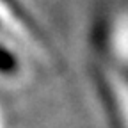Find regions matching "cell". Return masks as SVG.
Listing matches in <instances>:
<instances>
[{"instance_id": "cell-1", "label": "cell", "mask_w": 128, "mask_h": 128, "mask_svg": "<svg viewBox=\"0 0 128 128\" xmlns=\"http://www.w3.org/2000/svg\"><path fill=\"white\" fill-rule=\"evenodd\" d=\"M98 64L128 73V2L108 4L96 28Z\"/></svg>"}, {"instance_id": "cell-2", "label": "cell", "mask_w": 128, "mask_h": 128, "mask_svg": "<svg viewBox=\"0 0 128 128\" xmlns=\"http://www.w3.org/2000/svg\"><path fill=\"white\" fill-rule=\"evenodd\" d=\"M0 32L22 43L38 60L46 59V46L38 28L16 0H0Z\"/></svg>"}, {"instance_id": "cell-3", "label": "cell", "mask_w": 128, "mask_h": 128, "mask_svg": "<svg viewBox=\"0 0 128 128\" xmlns=\"http://www.w3.org/2000/svg\"><path fill=\"white\" fill-rule=\"evenodd\" d=\"M103 100L114 128H128V73L98 64Z\"/></svg>"}]
</instances>
